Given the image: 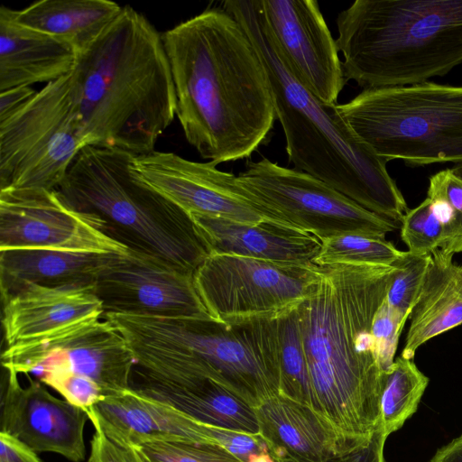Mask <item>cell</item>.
<instances>
[{
  "label": "cell",
  "mask_w": 462,
  "mask_h": 462,
  "mask_svg": "<svg viewBox=\"0 0 462 462\" xmlns=\"http://www.w3.org/2000/svg\"><path fill=\"white\" fill-rule=\"evenodd\" d=\"M86 145L69 74L0 122V190H54Z\"/></svg>",
  "instance_id": "9c48e42d"
},
{
  "label": "cell",
  "mask_w": 462,
  "mask_h": 462,
  "mask_svg": "<svg viewBox=\"0 0 462 462\" xmlns=\"http://www.w3.org/2000/svg\"><path fill=\"white\" fill-rule=\"evenodd\" d=\"M138 393L173 406L205 424L259 434L255 411L216 381L199 374L160 365H134Z\"/></svg>",
  "instance_id": "d6986e66"
},
{
  "label": "cell",
  "mask_w": 462,
  "mask_h": 462,
  "mask_svg": "<svg viewBox=\"0 0 462 462\" xmlns=\"http://www.w3.org/2000/svg\"><path fill=\"white\" fill-rule=\"evenodd\" d=\"M401 356L413 359L416 350L462 325V264L438 249L431 254L419 297L410 314Z\"/></svg>",
  "instance_id": "cb8c5ba5"
},
{
  "label": "cell",
  "mask_w": 462,
  "mask_h": 462,
  "mask_svg": "<svg viewBox=\"0 0 462 462\" xmlns=\"http://www.w3.org/2000/svg\"><path fill=\"white\" fill-rule=\"evenodd\" d=\"M401 222V237L410 253L427 255L444 246V226L430 198L408 209Z\"/></svg>",
  "instance_id": "1f68e13d"
},
{
  "label": "cell",
  "mask_w": 462,
  "mask_h": 462,
  "mask_svg": "<svg viewBox=\"0 0 462 462\" xmlns=\"http://www.w3.org/2000/svg\"><path fill=\"white\" fill-rule=\"evenodd\" d=\"M429 384V378L416 366L413 359L397 357L383 373L380 411L384 434L401 429L412 416Z\"/></svg>",
  "instance_id": "4316f807"
},
{
  "label": "cell",
  "mask_w": 462,
  "mask_h": 462,
  "mask_svg": "<svg viewBox=\"0 0 462 462\" xmlns=\"http://www.w3.org/2000/svg\"><path fill=\"white\" fill-rule=\"evenodd\" d=\"M224 9L242 25L269 76L276 117L289 162L365 208L402 221L407 203L386 169L387 161L361 141L341 117L305 88L277 51L254 0H226Z\"/></svg>",
  "instance_id": "277c9868"
},
{
  "label": "cell",
  "mask_w": 462,
  "mask_h": 462,
  "mask_svg": "<svg viewBox=\"0 0 462 462\" xmlns=\"http://www.w3.org/2000/svg\"><path fill=\"white\" fill-rule=\"evenodd\" d=\"M405 322L388 306L384 300L378 308L372 323V337L374 354L383 372L394 362L400 336Z\"/></svg>",
  "instance_id": "836d02e7"
},
{
  "label": "cell",
  "mask_w": 462,
  "mask_h": 462,
  "mask_svg": "<svg viewBox=\"0 0 462 462\" xmlns=\"http://www.w3.org/2000/svg\"><path fill=\"white\" fill-rule=\"evenodd\" d=\"M112 254L41 249L0 251L2 300L32 283L48 287L94 286Z\"/></svg>",
  "instance_id": "d4e9b609"
},
{
  "label": "cell",
  "mask_w": 462,
  "mask_h": 462,
  "mask_svg": "<svg viewBox=\"0 0 462 462\" xmlns=\"http://www.w3.org/2000/svg\"><path fill=\"white\" fill-rule=\"evenodd\" d=\"M277 51L319 99L337 104L346 84L337 42L315 0H254Z\"/></svg>",
  "instance_id": "9a60e30c"
},
{
  "label": "cell",
  "mask_w": 462,
  "mask_h": 462,
  "mask_svg": "<svg viewBox=\"0 0 462 462\" xmlns=\"http://www.w3.org/2000/svg\"><path fill=\"white\" fill-rule=\"evenodd\" d=\"M337 110L355 134L387 162L462 163V86L426 81L365 88L337 104Z\"/></svg>",
  "instance_id": "ba28073f"
},
{
  "label": "cell",
  "mask_w": 462,
  "mask_h": 462,
  "mask_svg": "<svg viewBox=\"0 0 462 462\" xmlns=\"http://www.w3.org/2000/svg\"><path fill=\"white\" fill-rule=\"evenodd\" d=\"M37 91L30 86H21L0 92V122L6 120L27 104Z\"/></svg>",
  "instance_id": "f35d334b"
},
{
  "label": "cell",
  "mask_w": 462,
  "mask_h": 462,
  "mask_svg": "<svg viewBox=\"0 0 462 462\" xmlns=\"http://www.w3.org/2000/svg\"><path fill=\"white\" fill-rule=\"evenodd\" d=\"M125 254L97 216L69 207L57 191L0 190V251Z\"/></svg>",
  "instance_id": "4fadbf2b"
},
{
  "label": "cell",
  "mask_w": 462,
  "mask_h": 462,
  "mask_svg": "<svg viewBox=\"0 0 462 462\" xmlns=\"http://www.w3.org/2000/svg\"><path fill=\"white\" fill-rule=\"evenodd\" d=\"M190 217L210 254L314 263L321 246L314 235L272 222L245 224L203 215Z\"/></svg>",
  "instance_id": "44dd1931"
},
{
  "label": "cell",
  "mask_w": 462,
  "mask_h": 462,
  "mask_svg": "<svg viewBox=\"0 0 462 462\" xmlns=\"http://www.w3.org/2000/svg\"><path fill=\"white\" fill-rule=\"evenodd\" d=\"M134 448L144 462H245L223 447L188 440H152Z\"/></svg>",
  "instance_id": "4dcf8cb0"
},
{
  "label": "cell",
  "mask_w": 462,
  "mask_h": 462,
  "mask_svg": "<svg viewBox=\"0 0 462 462\" xmlns=\"http://www.w3.org/2000/svg\"><path fill=\"white\" fill-rule=\"evenodd\" d=\"M430 462H462V435L438 449Z\"/></svg>",
  "instance_id": "ab89813d"
},
{
  "label": "cell",
  "mask_w": 462,
  "mask_h": 462,
  "mask_svg": "<svg viewBox=\"0 0 462 462\" xmlns=\"http://www.w3.org/2000/svg\"><path fill=\"white\" fill-rule=\"evenodd\" d=\"M279 393L306 405L308 366L297 310L278 319Z\"/></svg>",
  "instance_id": "f1b7e54d"
},
{
  "label": "cell",
  "mask_w": 462,
  "mask_h": 462,
  "mask_svg": "<svg viewBox=\"0 0 462 462\" xmlns=\"http://www.w3.org/2000/svg\"><path fill=\"white\" fill-rule=\"evenodd\" d=\"M427 194V197L445 201L462 216V180L451 169L440 171L430 178Z\"/></svg>",
  "instance_id": "8d00e7d4"
},
{
  "label": "cell",
  "mask_w": 462,
  "mask_h": 462,
  "mask_svg": "<svg viewBox=\"0 0 462 462\" xmlns=\"http://www.w3.org/2000/svg\"><path fill=\"white\" fill-rule=\"evenodd\" d=\"M346 79L408 86L462 62V0H356L337 18Z\"/></svg>",
  "instance_id": "5b68a950"
},
{
  "label": "cell",
  "mask_w": 462,
  "mask_h": 462,
  "mask_svg": "<svg viewBox=\"0 0 462 462\" xmlns=\"http://www.w3.org/2000/svg\"><path fill=\"white\" fill-rule=\"evenodd\" d=\"M109 0H41L14 10L16 21L71 46L77 54L88 48L120 14Z\"/></svg>",
  "instance_id": "484cf974"
},
{
  "label": "cell",
  "mask_w": 462,
  "mask_h": 462,
  "mask_svg": "<svg viewBox=\"0 0 462 462\" xmlns=\"http://www.w3.org/2000/svg\"><path fill=\"white\" fill-rule=\"evenodd\" d=\"M0 462H43L27 445L0 431Z\"/></svg>",
  "instance_id": "74e56055"
},
{
  "label": "cell",
  "mask_w": 462,
  "mask_h": 462,
  "mask_svg": "<svg viewBox=\"0 0 462 462\" xmlns=\"http://www.w3.org/2000/svg\"><path fill=\"white\" fill-rule=\"evenodd\" d=\"M452 172L462 180V163L456 164L453 168H451Z\"/></svg>",
  "instance_id": "b9f144b4"
},
{
  "label": "cell",
  "mask_w": 462,
  "mask_h": 462,
  "mask_svg": "<svg viewBox=\"0 0 462 462\" xmlns=\"http://www.w3.org/2000/svg\"><path fill=\"white\" fill-rule=\"evenodd\" d=\"M38 379L58 392L70 404L88 411L106 398L101 386L91 378L64 369H49Z\"/></svg>",
  "instance_id": "d6a6232c"
},
{
  "label": "cell",
  "mask_w": 462,
  "mask_h": 462,
  "mask_svg": "<svg viewBox=\"0 0 462 462\" xmlns=\"http://www.w3.org/2000/svg\"><path fill=\"white\" fill-rule=\"evenodd\" d=\"M162 37L189 143L216 165L249 157L276 114L266 68L240 23L212 8Z\"/></svg>",
  "instance_id": "6da1fadb"
},
{
  "label": "cell",
  "mask_w": 462,
  "mask_h": 462,
  "mask_svg": "<svg viewBox=\"0 0 462 462\" xmlns=\"http://www.w3.org/2000/svg\"><path fill=\"white\" fill-rule=\"evenodd\" d=\"M2 301L6 346L101 319L105 313L94 286L48 287L32 283Z\"/></svg>",
  "instance_id": "ffe728a7"
},
{
  "label": "cell",
  "mask_w": 462,
  "mask_h": 462,
  "mask_svg": "<svg viewBox=\"0 0 462 462\" xmlns=\"http://www.w3.org/2000/svg\"><path fill=\"white\" fill-rule=\"evenodd\" d=\"M396 271L394 264L319 266L316 285L297 309L306 406L349 448L368 442L381 426L383 372L371 328Z\"/></svg>",
  "instance_id": "7a4b0ae2"
},
{
  "label": "cell",
  "mask_w": 462,
  "mask_h": 462,
  "mask_svg": "<svg viewBox=\"0 0 462 462\" xmlns=\"http://www.w3.org/2000/svg\"><path fill=\"white\" fill-rule=\"evenodd\" d=\"M132 169L143 183L189 216L274 223L246 199L236 175L218 170L211 162H192L173 152L153 151L134 155Z\"/></svg>",
  "instance_id": "2e32d148"
},
{
  "label": "cell",
  "mask_w": 462,
  "mask_h": 462,
  "mask_svg": "<svg viewBox=\"0 0 462 462\" xmlns=\"http://www.w3.org/2000/svg\"><path fill=\"white\" fill-rule=\"evenodd\" d=\"M92 413L115 441L135 446L152 440H188L226 449L236 441L233 430L200 422L173 406L133 388L106 395Z\"/></svg>",
  "instance_id": "ac0fdd59"
},
{
  "label": "cell",
  "mask_w": 462,
  "mask_h": 462,
  "mask_svg": "<svg viewBox=\"0 0 462 462\" xmlns=\"http://www.w3.org/2000/svg\"><path fill=\"white\" fill-rule=\"evenodd\" d=\"M134 359L172 365L222 384L254 409L279 394L278 319L225 323L212 318L104 313Z\"/></svg>",
  "instance_id": "8992f818"
},
{
  "label": "cell",
  "mask_w": 462,
  "mask_h": 462,
  "mask_svg": "<svg viewBox=\"0 0 462 462\" xmlns=\"http://www.w3.org/2000/svg\"><path fill=\"white\" fill-rule=\"evenodd\" d=\"M2 392L0 431L16 438L36 452H52L72 462L86 456V411L53 396L40 380L28 374L22 386L18 374L5 370Z\"/></svg>",
  "instance_id": "e0dca14e"
},
{
  "label": "cell",
  "mask_w": 462,
  "mask_h": 462,
  "mask_svg": "<svg viewBox=\"0 0 462 462\" xmlns=\"http://www.w3.org/2000/svg\"><path fill=\"white\" fill-rule=\"evenodd\" d=\"M5 370L38 376L64 369L97 382L106 395L132 388L135 360L124 336L108 320H93L32 341L6 346L1 356Z\"/></svg>",
  "instance_id": "7c38bea8"
},
{
  "label": "cell",
  "mask_w": 462,
  "mask_h": 462,
  "mask_svg": "<svg viewBox=\"0 0 462 462\" xmlns=\"http://www.w3.org/2000/svg\"><path fill=\"white\" fill-rule=\"evenodd\" d=\"M320 250L314 259L319 266L336 264L393 265L402 254L383 236L348 233L320 240Z\"/></svg>",
  "instance_id": "83f0119b"
},
{
  "label": "cell",
  "mask_w": 462,
  "mask_h": 462,
  "mask_svg": "<svg viewBox=\"0 0 462 462\" xmlns=\"http://www.w3.org/2000/svg\"><path fill=\"white\" fill-rule=\"evenodd\" d=\"M88 414L95 430L90 441L88 462H144L134 448L112 439L96 417L90 412Z\"/></svg>",
  "instance_id": "e575fe53"
},
{
  "label": "cell",
  "mask_w": 462,
  "mask_h": 462,
  "mask_svg": "<svg viewBox=\"0 0 462 462\" xmlns=\"http://www.w3.org/2000/svg\"><path fill=\"white\" fill-rule=\"evenodd\" d=\"M245 462H276L269 449L252 454Z\"/></svg>",
  "instance_id": "60d3db41"
},
{
  "label": "cell",
  "mask_w": 462,
  "mask_h": 462,
  "mask_svg": "<svg viewBox=\"0 0 462 462\" xmlns=\"http://www.w3.org/2000/svg\"><path fill=\"white\" fill-rule=\"evenodd\" d=\"M259 435L280 461H319L351 449L308 406L282 394L254 408Z\"/></svg>",
  "instance_id": "603a6c76"
},
{
  "label": "cell",
  "mask_w": 462,
  "mask_h": 462,
  "mask_svg": "<svg viewBox=\"0 0 462 462\" xmlns=\"http://www.w3.org/2000/svg\"><path fill=\"white\" fill-rule=\"evenodd\" d=\"M134 154L86 145L55 189L76 210L95 215L129 249L163 259L194 274L210 254L189 214L143 183Z\"/></svg>",
  "instance_id": "52a82bcc"
},
{
  "label": "cell",
  "mask_w": 462,
  "mask_h": 462,
  "mask_svg": "<svg viewBox=\"0 0 462 462\" xmlns=\"http://www.w3.org/2000/svg\"><path fill=\"white\" fill-rule=\"evenodd\" d=\"M70 79L87 145L150 153L176 116L162 34L131 6L77 54Z\"/></svg>",
  "instance_id": "3957f363"
},
{
  "label": "cell",
  "mask_w": 462,
  "mask_h": 462,
  "mask_svg": "<svg viewBox=\"0 0 462 462\" xmlns=\"http://www.w3.org/2000/svg\"><path fill=\"white\" fill-rule=\"evenodd\" d=\"M77 51L68 43L19 23L14 10L0 8V92L56 81L74 69Z\"/></svg>",
  "instance_id": "7402d4cb"
},
{
  "label": "cell",
  "mask_w": 462,
  "mask_h": 462,
  "mask_svg": "<svg viewBox=\"0 0 462 462\" xmlns=\"http://www.w3.org/2000/svg\"><path fill=\"white\" fill-rule=\"evenodd\" d=\"M431 254L418 255L403 251L393 263L396 273L389 286L385 301L406 323L420 292Z\"/></svg>",
  "instance_id": "f546056e"
},
{
  "label": "cell",
  "mask_w": 462,
  "mask_h": 462,
  "mask_svg": "<svg viewBox=\"0 0 462 462\" xmlns=\"http://www.w3.org/2000/svg\"><path fill=\"white\" fill-rule=\"evenodd\" d=\"M94 289L105 313L210 317L196 291L193 273L132 249L111 255Z\"/></svg>",
  "instance_id": "5bb4252c"
},
{
  "label": "cell",
  "mask_w": 462,
  "mask_h": 462,
  "mask_svg": "<svg viewBox=\"0 0 462 462\" xmlns=\"http://www.w3.org/2000/svg\"><path fill=\"white\" fill-rule=\"evenodd\" d=\"M319 276L315 263H291L210 254L193 274L209 316L225 323L276 319L310 294Z\"/></svg>",
  "instance_id": "8fae6325"
},
{
  "label": "cell",
  "mask_w": 462,
  "mask_h": 462,
  "mask_svg": "<svg viewBox=\"0 0 462 462\" xmlns=\"http://www.w3.org/2000/svg\"><path fill=\"white\" fill-rule=\"evenodd\" d=\"M236 177L246 199L271 221L320 240L348 233L385 236L398 228L326 182L267 158L247 162Z\"/></svg>",
  "instance_id": "30bf717a"
},
{
  "label": "cell",
  "mask_w": 462,
  "mask_h": 462,
  "mask_svg": "<svg viewBox=\"0 0 462 462\" xmlns=\"http://www.w3.org/2000/svg\"><path fill=\"white\" fill-rule=\"evenodd\" d=\"M387 436L382 425L374 431L371 439L358 447L330 456L319 461L310 462H387L384 457V444ZM307 462V461H280Z\"/></svg>",
  "instance_id": "d590c367"
}]
</instances>
